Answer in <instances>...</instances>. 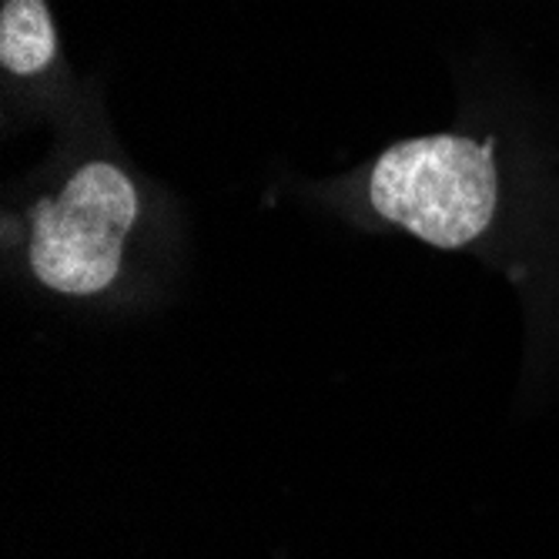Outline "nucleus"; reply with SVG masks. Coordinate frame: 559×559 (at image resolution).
<instances>
[{"instance_id":"nucleus-1","label":"nucleus","mask_w":559,"mask_h":559,"mask_svg":"<svg viewBox=\"0 0 559 559\" xmlns=\"http://www.w3.org/2000/svg\"><path fill=\"white\" fill-rule=\"evenodd\" d=\"M372 205L429 245L460 248L483 235L496 212L492 151L449 134L402 141L372 171Z\"/></svg>"},{"instance_id":"nucleus-2","label":"nucleus","mask_w":559,"mask_h":559,"mask_svg":"<svg viewBox=\"0 0 559 559\" xmlns=\"http://www.w3.org/2000/svg\"><path fill=\"white\" fill-rule=\"evenodd\" d=\"M138 198L111 165L81 168L61 198L34 209V275L68 295H91L111 285L121 269V245L134 225Z\"/></svg>"},{"instance_id":"nucleus-3","label":"nucleus","mask_w":559,"mask_h":559,"mask_svg":"<svg viewBox=\"0 0 559 559\" xmlns=\"http://www.w3.org/2000/svg\"><path fill=\"white\" fill-rule=\"evenodd\" d=\"M55 58V27L44 0H8L0 17V61L14 74H34Z\"/></svg>"}]
</instances>
